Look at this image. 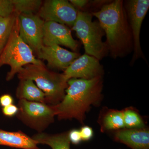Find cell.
Masks as SVG:
<instances>
[{"instance_id": "cell-5", "label": "cell", "mask_w": 149, "mask_h": 149, "mask_svg": "<svg viewBox=\"0 0 149 149\" xmlns=\"http://www.w3.org/2000/svg\"><path fill=\"white\" fill-rule=\"evenodd\" d=\"M92 14L78 11L77 19L72 27L81 40L85 54L101 60L109 53L106 42L102 41L104 32L99 22L93 21Z\"/></svg>"}, {"instance_id": "cell-4", "label": "cell", "mask_w": 149, "mask_h": 149, "mask_svg": "<svg viewBox=\"0 0 149 149\" xmlns=\"http://www.w3.org/2000/svg\"><path fill=\"white\" fill-rule=\"evenodd\" d=\"M30 64H44L35 57L32 49L19 36L17 17L10 37L0 54V66L5 65L10 66V70L6 77L7 81H9L23 67Z\"/></svg>"}, {"instance_id": "cell-27", "label": "cell", "mask_w": 149, "mask_h": 149, "mask_svg": "<svg viewBox=\"0 0 149 149\" xmlns=\"http://www.w3.org/2000/svg\"><path fill=\"white\" fill-rule=\"evenodd\" d=\"M1 52H0V54H1Z\"/></svg>"}, {"instance_id": "cell-21", "label": "cell", "mask_w": 149, "mask_h": 149, "mask_svg": "<svg viewBox=\"0 0 149 149\" xmlns=\"http://www.w3.org/2000/svg\"><path fill=\"white\" fill-rule=\"evenodd\" d=\"M14 13L12 0H0V17H8Z\"/></svg>"}, {"instance_id": "cell-11", "label": "cell", "mask_w": 149, "mask_h": 149, "mask_svg": "<svg viewBox=\"0 0 149 149\" xmlns=\"http://www.w3.org/2000/svg\"><path fill=\"white\" fill-rule=\"evenodd\" d=\"M43 42L44 46H64L74 52L77 50L79 45L73 39L69 27L52 21L45 22Z\"/></svg>"}, {"instance_id": "cell-9", "label": "cell", "mask_w": 149, "mask_h": 149, "mask_svg": "<svg viewBox=\"0 0 149 149\" xmlns=\"http://www.w3.org/2000/svg\"><path fill=\"white\" fill-rule=\"evenodd\" d=\"M18 17L19 36L37 55L44 46L45 21L37 14H21Z\"/></svg>"}, {"instance_id": "cell-6", "label": "cell", "mask_w": 149, "mask_h": 149, "mask_svg": "<svg viewBox=\"0 0 149 149\" xmlns=\"http://www.w3.org/2000/svg\"><path fill=\"white\" fill-rule=\"evenodd\" d=\"M17 117L31 128L42 133L54 121L57 111L55 105L39 102L19 100Z\"/></svg>"}, {"instance_id": "cell-10", "label": "cell", "mask_w": 149, "mask_h": 149, "mask_svg": "<svg viewBox=\"0 0 149 149\" xmlns=\"http://www.w3.org/2000/svg\"><path fill=\"white\" fill-rule=\"evenodd\" d=\"M63 74L68 81L72 78L88 80L103 77L104 70L99 60L85 54L74 60Z\"/></svg>"}, {"instance_id": "cell-16", "label": "cell", "mask_w": 149, "mask_h": 149, "mask_svg": "<svg viewBox=\"0 0 149 149\" xmlns=\"http://www.w3.org/2000/svg\"><path fill=\"white\" fill-rule=\"evenodd\" d=\"M16 96L19 100L45 103V95L30 79L20 80L17 89Z\"/></svg>"}, {"instance_id": "cell-25", "label": "cell", "mask_w": 149, "mask_h": 149, "mask_svg": "<svg viewBox=\"0 0 149 149\" xmlns=\"http://www.w3.org/2000/svg\"><path fill=\"white\" fill-rule=\"evenodd\" d=\"M13 97L9 94H4L0 97V105L3 107L13 104Z\"/></svg>"}, {"instance_id": "cell-18", "label": "cell", "mask_w": 149, "mask_h": 149, "mask_svg": "<svg viewBox=\"0 0 149 149\" xmlns=\"http://www.w3.org/2000/svg\"><path fill=\"white\" fill-rule=\"evenodd\" d=\"M15 13L17 15L37 14L43 2L40 0H12Z\"/></svg>"}, {"instance_id": "cell-19", "label": "cell", "mask_w": 149, "mask_h": 149, "mask_svg": "<svg viewBox=\"0 0 149 149\" xmlns=\"http://www.w3.org/2000/svg\"><path fill=\"white\" fill-rule=\"evenodd\" d=\"M18 17L14 13L7 17H0V52L5 47Z\"/></svg>"}, {"instance_id": "cell-13", "label": "cell", "mask_w": 149, "mask_h": 149, "mask_svg": "<svg viewBox=\"0 0 149 149\" xmlns=\"http://www.w3.org/2000/svg\"><path fill=\"white\" fill-rule=\"evenodd\" d=\"M115 141L126 145L131 149H149V128H124L114 131Z\"/></svg>"}, {"instance_id": "cell-12", "label": "cell", "mask_w": 149, "mask_h": 149, "mask_svg": "<svg viewBox=\"0 0 149 149\" xmlns=\"http://www.w3.org/2000/svg\"><path fill=\"white\" fill-rule=\"evenodd\" d=\"M37 56L39 59L47 61L49 67L65 70L80 54L67 50L60 46L53 45L43 46Z\"/></svg>"}, {"instance_id": "cell-2", "label": "cell", "mask_w": 149, "mask_h": 149, "mask_svg": "<svg viewBox=\"0 0 149 149\" xmlns=\"http://www.w3.org/2000/svg\"><path fill=\"white\" fill-rule=\"evenodd\" d=\"M92 15L98 19L106 35L109 53L113 58L123 57L133 51V36L123 1L104 5Z\"/></svg>"}, {"instance_id": "cell-26", "label": "cell", "mask_w": 149, "mask_h": 149, "mask_svg": "<svg viewBox=\"0 0 149 149\" xmlns=\"http://www.w3.org/2000/svg\"><path fill=\"white\" fill-rule=\"evenodd\" d=\"M69 1L74 8H79L84 7L88 3V1L87 0H70Z\"/></svg>"}, {"instance_id": "cell-14", "label": "cell", "mask_w": 149, "mask_h": 149, "mask_svg": "<svg viewBox=\"0 0 149 149\" xmlns=\"http://www.w3.org/2000/svg\"><path fill=\"white\" fill-rule=\"evenodd\" d=\"M38 143L22 131L0 130V146L22 149H39Z\"/></svg>"}, {"instance_id": "cell-23", "label": "cell", "mask_w": 149, "mask_h": 149, "mask_svg": "<svg viewBox=\"0 0 149 149\" xmlns=\"http://www.w3.org/2000/svg\"><path fill=\"white\" fill-rule=\"evenodd\" d=\"M68 137L70 143L77 145L82 141L80 130L74 129L68 131Z\"/></svg>"}, {"instance_id": "cell-15", "label": "cell", "mask_w": 149, "mask_h": 149, "mask_svg": "<svg viewBox=\"0 0 149 149\" xmlns=\"http://www.w3.org/2000/svg\"><path fill=\"white\" fill-rule=\"evenodd\" d=\"M98 121L102 132L115 131L125 128L122 110L104 109L101 112Z\"/></svg>"}, {"instance_id": "cell-17", "label": "cell", "mask_w": 149, "mask_h": 149, "mask_svg": "<svg viewBox=\"0 0 149 149\" xmlns=\"http://www.w3.org/2000/svg\"><path fill=\"white\" fill-rule=\"evenodd\" d=\"M32 138L38 144L48 145L52 149H70L68 131L56 134H49L42 132L34 135Z\"/></svg>"}, {"instance_id": "cell-1", "label": "cell", "mask_w": 149, "mask_h": 149, "mask_svg": "<svg viewBox=\"0 0 149 149\" xmlns=\"http://www.w3.org/2000/svg\"><path fill=\"white\" fill-rule=\"evenodd\" d=\"M102 77L68 80L64 98L55 105L59 120L75 119L83 123L91 106L98 105L101 102Z\"/></svg>"}, {"instance_id": "cell-20", "label": "cell", "mask_w": 149, "mask_h": 149, "mask_svg": "<svg viewBox=\"0 0 149 149\" xmlns=\"http://www.w3.org/2000/svg\"><path fill=\"white\" fill-rule=\"evenodd\" d=\"M122 111L125 128L134 129L146 127L143 119L136 109L130 107Z\"/></svg>"}, {"instance_id": "cell-3", "label": "cell", "mask_w": 149, "mask_h": 149, "mask_svg": "<svg viewBox=\"0 0 149 149\" xmlns=\"http://www.w3.org/2000/svg\"><path fill=\"white\" fill-rule=\"evenodd\" d=\"M19 80L30 79L45 95L46 104L55 105L62 100L68 87L63 74L51 71L45 65L28 64L17 73Z\"/></svg>"}, {"instance_id": "cell-8", "label": "cell", "mask_w": 149, "mask_h": 149, "mask_svg": "<svg viewBox=\"0 0 149 149\" xmlns=\"http://www.w3.org/2000/svg\"><path fill=\"white\" fill-rule=\"evenodd\" d=\"M78 12L68 1L48 0L43 2L37 15L45 22H54L72 27Z\"/></svg>"}, {"instance_id": "cell-7", "label": "cell", "mask_w": 149, "mask_h": 149, "mask_svg": "<svg viewBox=\"0 0 149 149\" xmlns=\"http://www.w3.org/2000/svg\"><path fill=\"white\" fill-rule=\"evenodd\" d=\"M124 7L133 36L134 54L131 61L134 63L138 58H143L140 43V33L142 23L149 10V1H126Z\"/></svg>"}, {"instance_id": "cell-22", "label": "cell", "mask_w": 149, "mask_h": 149, "mask_svg": "<svg viewBox=\"0 0 149 149\" xmlns=\"http://www.w3.org/2000/svg\"><path fill=\"white\" fill-rule=\"evenodd\" d=\"M79 130L82 141H88L93 138L94 132L92 128L90 126L84 125Z\"/></svg>"}, {"instance_id": "cell-24", "label": "cell", "mask_w": 149, "mask_h": 149, "mask_svg": "<svg viewBox=\"0 0 149 149\" xmlns=\"http://www.w3.org/2000/svg\"><path fill=\"white\" fill-rule=\"evenodd\" d=\"M2 111L4 115L7 117H11L17 114L18 108L17 106L12 104L8 106L3 107Z\"/></svg>"}]
</instances>
